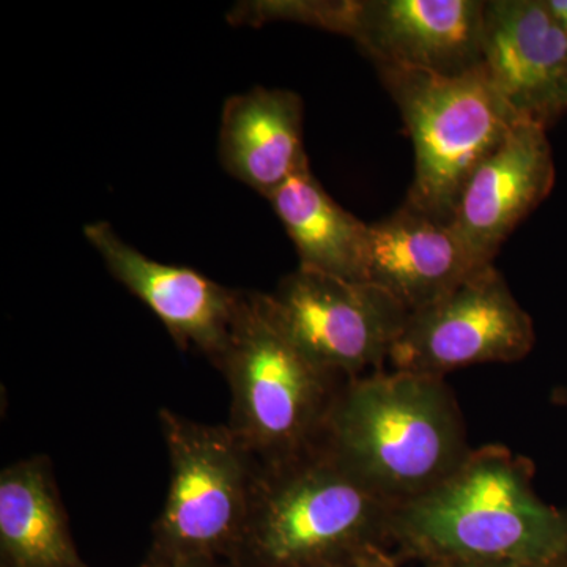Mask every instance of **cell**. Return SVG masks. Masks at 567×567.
I'll return each mask as SVG.
<instances>
[{
	"label": "cell",
	"instance_id": "obj_23",
	"mask_svg": "<svg viewBox=\"0 0 567 567\" xmlns=\"http://www.w3.org/2000/svg\"><path fill=\"white\" fill-rule=\"evenodd\" d=\"M358 557V555H357ZM354 557V558H357ZM344 559V561H327V563H317V565L303 566V567H350L352 566L353 559Z\"/></svg>",
	"mask_w": 567,
	"mask_h": 567
},
{
	"label": "cell",
	"instance_id": "obj_14",
	"mask_svg": "<svg viewBox=\"0 0 567 567\" xmlns=\"http://www.w3.org/2000/svg\"><path fill=\"white\" fill-rule=\"evenodd\" d=\"M219 162L227 174L270 197L309 159L303 142V102L286 89L254 87L224 103Z\"/></svg>",
	"mask_w": 567,
	"mask_h": 567
},
{
	"label": "cell",
	"instance_id": "obj_1",
	"mask_svg": "<svg viewBox=\"0 0 567 567\" xmlns=\"http://www.w3.org/2000/svg\"><path fill=\"white\" fill-rule=\"evenodd\" d=\"M535 466L503 445L473 450L454 475L394 509L391 550L404 561L567 567V509L533 486Z\"/></svg>",
	"mask_w": 567,
	"mask_h": 567
},
{
	"label": "cell",
	"instance_id": "obj_3",
	"mask_svg": "<svg viewBox=\"0 0 567 567\" xmlns=\"http://www.w3.org/2000/svg\"><path fill=\"white\" fill-rule=\"evenodd\" d=\"M393 503L316 443L260 465L251 516L234 567H303L388 547Z\"/></svg>",
	"mask_w": 567,
	"mask_h": 567
},
{
	"label": "cell",
	"instance_id": "obj_17",
	"mask_svg": "<svg viewBox=\"0 0 567 567\" xmlns=\"http://www.w3.org/2000/svg\"><path fill=\"white\" fill-rule=\"evenodd\" d=\"M353 0L322 2V0H279V2H248L235 7L229 20L245 24L267 21H292L323 31L349 35L352 24Z\"/></svg>",
	"mask_w": 567,
	"mask_h": 567
},
{
	"label": "cell",
	"instance_id": "obj_11",
	"mask_svg": "<svg viewBox=\"0 0 567 567\" xmlns=\"http://www.w3.org/2000/svg\"><path fill=\"white\" fill-rule=\"evenodd\" d=\"M484 2L353 0L350 39L375 65L458 76L483 65Z\"/></svg>",
	"mask_w": 567,
	"mask_h": 567
},
{
	"label": "cell",
	"instance_id": "obj_4",
	"mask_svg": "<svg viewBox=\"0 0 567 567\" xmlns=\"http://www.w3.org/2000/svg\"><path fill=\"white\" fill-rule=\"evenodd\" d=\"M216 369L230 390L227 425L260 465L315 446L346 382L298 349L259 292H244Z\"/></svg>",
	"mask_w": 567,
	"mask_h": 567
},
{
	"label": "cell",
	"instance_id": "obj_13",
	"mask_svg": "<svg viewBox=\"0 0 567 567\" xmlns=\"http://www.w3.org/2000/svg\"><path fill=\"white\" fill-rule=\"evenodd\" d=\"M491 265L477 262L453 224L402 205L369 224L365 282L395 298L406 311H420L445 298Z\"/></svg>",
	"mask_w": 567,
	"mask_h": 567
},
{
	"label": "cell",
	"instance_id": "obj_19",
	"mask_svg": "<svg viewBox=\"0 0 567 567\" xmlns=\"http://www.w3.org/2000/svg\"><path fill=\"white\" fill-rule=\"evenodd\" d=\"M140 567H234L230 563L219 559H182V561H151L145 559Z\"/></svg>",
	"mask_w": 567,
	"mask_h": 567
},
{
	"label": "cell",
	"instance_id": "obj_2",
	"mask_svg": "<svg viewBox=\"0 0 567 567\" xmlns=\"http://www.w3.org/2000/svg\"><path fill=\"white\" fill-rule=\"evenodd\" d=\"M317 443L394 506L440 486L473 451L445 377L406 371L346 380Z\"/></svg>",
	"mask_w": 567,
	"mask_h": 567
},
{
	"label": "cell",
	"instance_id": "obj_21",
	"mask_svg": "<svg viewBox=\"0 0 567 567\" xmlns=\"http://www.w3.org/2000/svg\"><path fill=\"white\" fill-rule=\"evenodd\" d=\"M546 3L555 20L567 31V0H546Z\"/></svg>",
	"mask_w": 567,
	"mask_h": 567
},
{
	"label": "cell",
	"instance_id": "obj_10",
	"mask_svg": "<svg viewBox=\"0 0 567 567\" xmlns=\"http://www.w3.org/2000/svg\"><path fill=\"white\" fill-rule=\"evenodd\" d=\"M84 237L110 274L158 317L182 350L194 349L221 361L240 308L241 290L229 289L193 270L156 262L126 244L110 223L84 227Z\"/></svg>",
	"mask_w": 567,
	"mask_h": 567
},
{
	"label": "cell",
	"instance_id": "obj_6",
	"mask_svg": "<svg viewBox=\"0 0 567 567\" xmlns=\"http://www.w3.org/2000/svg\"><path fill=\"white\" fill-rule=\"evenodd\" d=\"M169 491L152 527L151 561L219 559L234 565L248 528L260 464L227 424L158 412Z\"/></svg>",
	"mask_w": 567,
	"mask_h": 567
},
{
	"label": "cell",
	"instance_id": "obj_5",
	"mask_svg": "<svg viewBox=\"0 0 567 567\" xmlns=\"http://www.w3.org/2000/svg\"><path fill=\"white\" fill-rule=\"evenodd\" d=\"M415 147L410 207L451 223L465 183L520 118L480 69L458 74L375 65Z\"/></svg>",
	"mask_w": 567,
	"mask_h": 567
},
{
	"label": "cell",
	"instance_id": "obj_7",
	"mask_svg": "<svg viewBox=\"0 0 567 567\" xmlns=\"http://www.w3.org/2000/svg\"><path fill=\"white\" fill-rule=\"evenodd\" d=\"M265 301L298 349L342 380L383 371L410 316L374 284L300 267L265 293Z\"/></svg>",
	"mask_w": 567,
	"mask_h": 567
},
{
	"label": "cell",
	"instance_id": "obj_20",
	"mask_svg": "<svg viewBox=\"0 0 567 567\" xmlns=\"http://www.w3.org/2000/svg\"><path fill=\"white\" fill-rule=\"evenodd\" d=\"M436 567H537L528 565H518V563L505 561H454V563H432Z\"/></svg>",
	"mask_w": 567,
	"mask_h": 567
},
{
	"label": "cell",
	"instance_id": "obj_24",
	"mask_svg": "<svg viewBox=\"0 0 567 567\" xmlns=\"http://www.w3.org/2000/svg\"><path fill=\"white\" fill-rule=\"evenodd\" d=\"M425 567H436V566H434V565H425Z\"/></svg>",
	"mask_w": 567,
	"mask_h": 567
},
{
	"label": "cell",
	"instance_id": "obj_18",
	"mask_svg": "<svg viewBox=\"0 0 567 567\" xmlns=\"http://www.w3.org/2000/svg\"><path fill=\"white\" fill-rule=\"evenodd\" d=\"M404 559L388 547H371L361 551L350 567H399Z\"/></svg>",
	"mask_w": 567,
	"mask_h": 567
},
{
	"label": "cell",
	"instance_id": "obj_22",
	"mask_svg": "<svg viewBox=\"0 0 567 567\" xmlns=\"http://www.w3.org/2000/svg\"><path fill=\"white\" fill-rule=\"evenodd\" d=\"M551 401H554L555 404L567 406V386L557 388V390L554 391V395H551Z\"/></svg>",
	"mask_w": 567,
	"mask_h": 567
},
{
	"label": "cell",
	"instance_id": "obj_8",
	"mask_svg": "<svg viewBox=\"0 0 567 567\" xmlns=\"http://www.w3.org/2000/svg\"><path fill=\"white\" fill-rule=\"evenodd\" d=\"M536 342L535 324L491 265L436 303L412 312L390 353L394 371L445 377L484 363H517Z\"/></svg>",
	"mask_w": 567,
	"mask_h": 567
},
{
	"label": "cell",
	"instance_id": "obj_15",
	"mask_svg": "<svg viewBox=\"0 0 567 567\" xmlns=\"http://www.w3.org/2000/svg\"><path fill=\"white\" fill-rule=\"evenodd\" d=\"M0 567H89L47 456L22 458L0 473Z\"/></svg>",
	"mask_w": 567,
	"mask_h": 567
},
{
	"label": "cell",
	"instance_id": "obj_16",
	"mask_svg": "<svg viewBox=\"0 0 567 567\" xmlns=\"http://www.w3.org/2000/svg\"><path fill=\"white\" fill-rule=\"evenodd\" d=\"M268 200L293 241L300 268L365 282L369 224L334 203L311 167L293 175Z\"/></svg>",
	"mask_w": 567,
	"mask_h": 567
},
{
	"label": "cell",
	"instance_id": "obj_12",
	"mask_svg": "<svg viewBox=\"0 0 567 567\" xmlns=\"http://www.w3.org/2000/svg\"><path fill=\"white\" fill-rule=\"evenodd\" d=\"M554 185V153L546 126L518 122L465 183L451 224L477 262L494 265L507 237L543 204Z\"/></svg>",
	"mask_w": 567,
	"mask_h": 567
},
{
	"label": "cell",
	"instance_id": "obj_9",
	"mask_svg": "<svg viewBox=\"0 0 567 567\" xmlns=\"http://www.w3.org/2000/svg\"><path fill=\"white\" fill-rule=\"evenodd\" d=\"M483 69L522 122L548 128L567 112V31L546 0H488Z\"/></svg>",
	"mask_w": 567,
	"mask_h": 567
}]
</instances>
